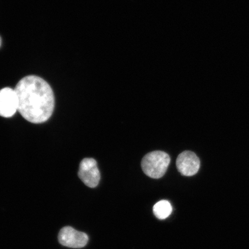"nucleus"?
<instances>
[{
    "label": "nucleus",
    "mask_w": 249,
    "mask_h": 249,
    "mask_svg": "<svg viewBox=\"0 0 249 249\" xmlns=\"http://www.w3.org/2000/svg\"><path fill=\"white\" fill-rule=\"evenodd\" d=\"M170 163V156L166 152L153 151L142 158V167L146 175L152 178L159 179L166 173Z\"/></svg>",
    "instance_id": "2"
},
{
    "label": "nucleus",
    "mask_w": 249,
    "mask_h": 249,
    "mask_svg": "<svg viewBox=\"0 0 249 249\" xmlns=\"http://www.w3.org/2000/svg\"><path fill=\"white\" fill-rule=\"evenodd\" d=\"M1 43H2L1 38V36H0V46H1Z\"/></svg>",
    "instance_id": "8"
},
{
    "label": "nucleus",
    "mask_w": 249,
    "mask_h": 249,
    "mask_svg": "<svg viewBox=\"0 0 249 249\" xmlns=\"http://www.w3.org/2000/svg\"><path fill=\"white\" fill-rule=\"evenodd\" d=\"M172 206L169 201L161 200L157 202L153 208L154 213L159 219L163 220L169 217L172 213Z\"/></svg>",
    "instance_id": "7"
},
{
    "label": "nucleus",
    "mask_w": 249,
    "mask_h": 249,
    "mask_svg": "<svg viewBox=\"0 0 249 249\" xmlns=\"http://www.w3.org/2000/svg\"><path fill=\"white\" fill-rule=\"evenodd\" d=\"M58 241L64 247L80 249L85 247L89 241L86 233L77 231L70 226L62 228L58 234Z\"/></svg>",
    "instance_id": "4"
},
{
    "label": "nucleus",
    "mask_w": 249,
    "mask_h": 249,
    "mask_svg": "<svg viewBox=\"0 0 249 249\" xmlns=\"http://www.w3.org/2000/svg\"><path fill=\"white\" fill-rule=\"evenodd\" d=\"M78 174L80 179L89 188H95L100 181L101 174L97 162L92 158H85L81 161Z\"/></svg>",
    "instance_id": "3"
},
{
    "label": "nucleus",
    "mask_w": 249,
    "mask_h": 249,
    "mask_svg": "<svg viewBox=\"0 0 249 249\" xmlns=\"http://www.w3.org/2000/svg\"><path fill=\"white\" fill-rule=\"evenodd\" d=\"M18 111L25 120L33 124L46 122L53 113L55 99L51 86L41 77L23 78L15 88Z\"/></svg>",
    "instance_id": "1"
},
{
    "label": "nucleus",
    "mask_w": 249,
    "mask_h": 249,
    "mask_svg": "<svg viewBox=\"0 0 249 249\" xmlns=\"http://www.w3.org/2000/svg\"><path fill=\"white\" fill-rule=\"evenodd\" d=\"M18 111V101L15 89L6 87L0 90V116L9 118Z\"/></svg>",
    "instance_id": "6"
},
{
    "label": "nucleus",
    "mask_w": 249,
    "mask_h": 249,
    "mask_svg": "<svg viewBox=\"0 0 249 249\" xmlns=\"http://www.w3.org/2000/svg\"><path fill=\"white\" fill-rule=\"evenodd\" d=\"M176 164L177 169L182 175L191 177L198 173L200 161L194 152L186 151L178 155Z\"/></svg>",
    "instance_id": "5"
}]
</instances>
